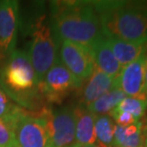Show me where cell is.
<instances>
[{"mask_svg":"<svg viewBox=\"0 0 147 147\" xmlns=\"http://www.w3.org/2000/svg\"><path fill=\"white\" fill-rule=\"evenodd\" d=\"M49 18L59 41H70L90 48L103 36L93 1H52Z\"/></svg>","mask_w":147,"mask_h":147,"instance_id":"1","label":"cell"},{"mask_svg":"<svg viewBox=\"0 0 147 147\" xmlns=\"http://www.w3.org/2000/svg\"><path fill=\"white\" fill-rule=\"evenodd\" d=\"M0 88L16 105L39 113L47 105L27 51L16 49L0 64Z\"/></svg>","mask_w":147,"mask_h":147,"instance_id":"2","label":"cell"},{"mask_svg":"<svg viewBox=\"0 0 147 147\" xmlns=\"http://www.w3.org/2000/svg\"><path fill=\"white\" fill-rule=\"evenodd\" d=\"M104 36L147 44V5L130 1H93Z\"/></svg>","mask_w":147,"mask_h":147,"instance_id":"3","label":"cell"},{"mask_svg":"<svg viewBox=\"0 0 147 147\" xmlns=\"http://www.w3.org/2000/svg\"><path fill=\"white\" fill-rule=\"evenodd\" d=\"M25 28L31 36L27 52L40 84L45 74L58 57L60 45L53 31L44 4L38 3L27 20Z\"/></svg>","mask_w":147,"mask_h":147,"instance_id":"4","label":"cell"},{"mask_svg":"<svg viewBox=\"0 0 147 147\" xmlns=\"http://www.w3.org/2000/svg\"><path fill=\"white\" fill-rule=\"evenodd\" d=\"M82 85L57 57L40 82V93L46 105L59 104Z\"/></svg>","mask_w":147,"mask_h":147,"instance_id":"5","label":"cell"},{"mask_svg":"<svg viewBox=\"0 0 147 147\" xmlns=\"http://www.w3.org/2000/svg\"><path fill=\"white\" fill-rule=\"evenodd\" d=\"M8 125L16 147H49L47 120L40 113L23 110Z\"/></svg>","mask_w":147,"mask_h":147,"instance_id":"6","label":"cell"},{"mask_svg":"<svg viewBox=\"0 0 147 147\" xmlns=\"http://www.w3.org/2000/svg\"><path fill=\"white\" fill-rule=\"evenodd\" d=\"M75 107L65 106L54 110L46 106L39 113L47 120L49 147H67L76 140Z\"/></svg>","mask_w":147,"mask_h":147,"instance_id":"7","label":"cell"},{"mask_svg":"<svg viewBox=\"0 0 147 147\" xmlns=\"http://www.w3.org/2000/svg\"><path fill=\"white\" fill-rule=\"evenodd\" d=\"M58 57L64 66L81 82L89 78L96 67L90 49L70 41L60 42Z\"/></svg>","mask_w":147,"mask_h":147,"instance_id":"8","label":"cell"},{"mask_svg":"<svg viewBox=\"0 0 147 147\" xmlns=\"http://www.w3.org/2000/svg\"><path fill=\"white\" fill-rule=\"evenodd\" d=\"M20 24V5L16 0H0V57L16 50Z\"/></svg>","mask_w":147,"mask_h":147,"instance_id":"9","label":"cell"},{"mask_svg":"<svg viewBox=\"0 0 147 147\" xmlns=\"http://www.w3.org/2000/svg\"><path fill=\"white\" fill-rule=\"evenodd\" d=\"M147 59V49L140 57L127 66L122 67L117 76V86L129 98L145 99L144 71Z\"/></svg>","mask_w":147,"mask_h":147,"instance_id":"10","label":"cell"},{"mask_svg":"<svg viewBox=\"0 0 147 147\" xmlns=\"http://www.w3.org/2000/svg\"><path fill=\"white\" fill-rule=\"evenodd\" d=\"M85 81L86 82L81 90L80 100L78 103L84 107H87L111 90L117 88V78L103 73L98 67H95L92 75Z\"/></svg>","mask_w":147,"mask_h":147,"instance_id":"11","label":"cell"},{"mask_svg":"<svg viewBox=\"0 0 147 147\" xmlns=\"http://www.w3.org/2000/svg\"><path fill=\"white\" fill-rule=\"evenodd\" d=\"M76 117V142L83 147L96 142L95 123L96 115L91 113L86 107L78 104L75 107Z\"/></svg>","mask_w":147,"mask_h":147,"instance_id":"12","label":"cell"},{"mask_svg":"<svg viewBox=\"0 0 147 147\" xmlns=\"http://www.w3.org/2000/svg\"><path fill=\"white\" fill-rule=\"evenodd\" d=\"M89 49L92 53L96 67L114 78L119 75L122 66L116 59L104 34L93 43Z\"/></svg>","mask_w":147,"mask_h":147,"instance_id":"13","label":"cell"},{"mask_svg":"<svg viewBox=\"0 0 147 147\" xmlns=\"http://www.w3.org/2000/svg\"><path fill=\"white\" fill-rule=\"evenodd\" d=\"M106 39L116 59L122 67L134 62L147 49V44L127 42L111 36H106Z\"/></svg>","mask_w":147,"mask_h":147,"instance_id":"14","label":"cell"},{"mask_svg":"<svg viewBox=\"0 0 147 147\" xmlns=\"http://www.w3.org/2000/svg\"><path fill=\"white\" fill-rule=\"evenodd\" d=\"M142 121L125 127L115 125L112 147H142Z\"/></svg>","mask_w":147,"mask_h":147,"instance_id":"15","label":"cell"},{"mask_svg":"<svg viewBox=\"0 0 147 147\" xmlns=\"http://www.w3.org/2000/svg\"><path fill=\"white\" fill-rule=\"evenodd\" d=\"M124 93L119 88H115L111 90L110 92L106 93L105 95L101 96L93 103L88 105L86 107L91 113L95 115H106L110 113L112 110H114L123 99L126 98Z\"/></svg>","mask_w":147,"mask_h":147,"instance_id":"16","label":"cell"},{"mask_svg":"<svg viewBox=\"0 0 147 147\" xmlns=\"http://www.w3.org/2000/svg\"><path fill=\"white\" fill-rule=\"evenodd\" d=\"M115 123L113 119L108 115H100L96 116L95 123V131L96 142L106 146L113 144Z\"/></svg>","mask_w":147,"mask_h":147,"instance_id":"17","label":"cell"},{"mask_svg":"<svg viewBox=\"0 0 147 147\" xmlns=\"http://www.w3.org/2000/svg\"><path fill=\"white\" fill-rule=\"evenodd\" d=\"M146 108L147 100L145 99L126 96L114 110L117 112H126V113L131 114L135 117V119L139 122L144 116Z\"/></svg>","mask_w":147,"mask_h":147,"instance_id":"18","label":"cell"},{"mask_svg":"<svg viewBox=\"0 0 147 147\" xmlns=\"http://www.w3.org/2000/svg\"><path fill=\"white\" fill-rule=\"evenodd\" d=\"M23 110L25 109L16 105L0 88V120L1 121L9 124Z\"/></svg>","mask_w":147,"mask_h":147,"instance_id":"19","label":"cell"},{"mask_svg":"<svg viewBox=\"0 0 147 147\" xmlns=\"http://www.w3.org/2000/svg\"><path fill=\"white\" fill-rule=\"evenodd\" d=\"M0 147H16L13 131L10 126L0 120Z\"/></svg>","mask_w":147,"mask_h":147,"instance_id":"20","label":"cell"},{"mask_svg":"<svg viewBox=\"0 0 147 147\" xmlns=\"http://www.w3.org/2000/svg\"><path fill=\"white\" fill-rule=\"evenodd\" d=\"M144 91H145V96L147 98V59H146L145 71H144Z\"/></svg>","mask_w":147,"mask_h":147,"instance_id":"21","label":"cell"},{"mask_svg":"<svg viewBox=\"0 0 147 147\" xmlns=\"http://www.w3.org/2000/svg\"><path fill=\"white\" fill-rule=\"evenodd\" d=\"M83 147H111V146H106L104 144H101V143H99L96 142V143H94L92 145H88V146H83Z\"/></svg>","mask_w":147,"mask_h":147,"instance_id":"22","label":"cell"},{"mask_svg":"<svg viewBox=\"0 0 147 147\" xmlns=\"http://www.w3.org/2000/svg\"><path fill=\"white\" fill-rule=\"evenodd\" d=\"M67 147H81V146H79V145H78L76 143H74V144H72V145H70V146H67Z\"/></svg>","mask_w":147,"mask_h":147,"instance_id":"23","label":"cell"}]
</instances>
